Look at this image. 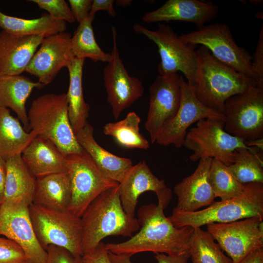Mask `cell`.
<instances>
[{
    "mask_svg": "<svg viewBox=\"0 0 263 263\" xmlns=\"http://www.w3.org/2000/svg\"><path fill=\"white\" fill-rule=\"evenodd\" d=\"M0 28L19 36L42 35L44 37L65 32L66 22L49 14L34 19H24L6 15L0 10Z\"/></svg>",
    "mask_w": 263,
    "mask_h": 263,
    "instance_id": "cell-29",
    "label": "cell"
},
{
    "mask_svg": "<svg viewBox=\"0 0 263 263\" xmlns=\"http://www.w3.org/2000/svg\"><path fill=\"white\" fill-rule=\"evenodd\" d=\"M263 218L253 217L227 223L207 225V231L231 259L239 263L263 247Z\"/></svg>",
    "mask_w": 263,
    "mask_h": 263,
    "instance_id": "cell-12",
    "label": "cell"
},
{
    "mask_svg": "<svg viewBox=\"0 0 263 263\" xmlns=\"http://www.w3.org/2000/svg\"><path fill=\"white\" fill-rule=\"evenodd\" d=\"M85 59L75 58L67 68L70 77L66 93L68 103L69 120L75 133L88 123L90 109L84 98L82 89V74Z\"/></svg>",
    "mask_w": 263,
    "mask_h": 263,
    "instance_id": "cell-28",
    "label": "cell"
},
{
    "mask_svg": "<svg viewBox=\"0 0 263 263\" xmlns=\"http://www.w3.org/2000/svg\"><path fill=\"white\" fill-rule=\"evenodd\" d=\"M46 263H82V256L73 254L68 250L56 245H49Z\"/></svg>",
    "mask_w": 263,
    "mask_h": 263,
    "instance_id": "cell-37",
    "label": "cell"
},
{
    "mask_svg": "<svg viewBox=\"0 0 263 263\" xmlns=\"http://www.w3.org/2000/svg\"><path fill=\"white\" fill-rule=\"evenodd\" d=\"M228 167L243 185L263 183V151L256 148L237 149L234 152V162Z\"/></svg>",
    "mask_w": 263,
    "mask_h": 263,
    "instance_id": "cell-31",
    "label": "cell"
},
{
    "mask_svg": "<svg viewBox=\"0 0 263 263\" xmlns=\"http://www.w3.org/2000/svg\"><path fill=\"white\" fill-rule=\"evenodd\" d=\"M68 1L75 20L79 23L89 17L92 0H69Z\"/></svg>",
    "mask_w": 263,
    "mask_h": 263,
    "instance_id": "cell-39",
    "label": "cell"
},
{
    "mask_svg": "<svg viewBox=\"0 0 263 263\" xmlns=\"http://www.w3.org/2000/svg\"><path fill=\"white\" fill-rule=\"evenodd\" d=\"M29 212L37 238L45 250L53 245L76 256L83 255L80 217L68 210L50 209L33 203L29 206Z\"/></svg>",
    "mask_w": 263,
    "mask_h": 263,
    "instance_id": "cell-6",
    "label": "cell"
},
{
    "mask_svg": "<svg viewBox=\"0 0 263 263\" xmlns=\"http://www.w3.org/2000/svg\"><path fill=\"white\" fill-rule=\"evenodd\" d=\"M192 263H232L212 236L201 227L194 228L189 242Z\"/></svg>",
    "mask_w": 263,
    "mask_h": 263,
    "instance_id": "cell-33",
    "label": "cell"
},
{
    "mask_svg": "<svg viewBox=\"0 0 263 263\" xmlns=\"http://www.w3.org/2000/svg\"><path fill=\"white\" fill-rule=\"evenodd\" d=\"M113 46L111 58L103 71V80L107 100L113 117L117 119L123 111L129 108L143 94L141 80L130 76L120 58L117 46L116 31L112 27Z\"/></svg>",
    "mask_w": 263,
    "mask_h": 263,
    "instance_id": "cell-14",
    "label": "cell"
},
{
    "mask_svg": "<svg viewBox=\"0 0 263 263\" xmlns=\"http://www.w3.org/2000/svg\"><path fill=\"white\" fill-rule=\"evenodd\" d=\"M66 93H48L32 102L27 112L29 131L51 141L65 156L83 150L68 115Z\"/></svg>",
    "mask_w": 263,
    "mask_h": 263,
    "instance_id": "cell-5",
    "label": "cell"
},
{
    "mask_svg": "<svg viewBox=\"0 0 263 263\" xmlns=\"http://www.w3.org/2000/svg\"><path fill=\"white\" fill-rule=\"evenodd\" d=\"M71 37L65 31L44 37L25 72L44 85L51 83L60 70L67 68L75 58Z\"/></svg>",
    "mask_w": 263,
    "mask_h": 263,
    "instance_id": "cell-17",
    "label": "cell"
},
{
    "mask_svg": "<svg viewBox=\"0 0 263 263\" xmlns=\"http://www.w3.org/2000/svg\"><path fill=\"white\" fill-rule=\"evenodd\" d=\"M239 263H263V248L251 253Z\"/></svg>",
    "mask_w": 263,
    "mask_h": 263,
    "instance_id": "cell-44",
    "label": "cell"
},
{
    "mask_svg": "<svg viewBox=\"0 0 263 263\" xmlns=\"http://www.w3.org/2000/svg\"><path fill=\"white\" fill-rule=\"evenodd\" d=\"M212 158L199 160L195 171L176 184L173 191L177 197V210L192 212L211 205L216 198L209 180Z\"/></svg>",
    "mask_w": 263,
    "mask_h": 263,
    "instance_id": "cell-19",
    "label": "cell"
},
{
    "mask_svg": "<svg viewBox=\"0 0 263 263\" xmlns=\"http://www.w3.org/2000/svg\"><path fill=\"white\" fill-rule=\"evenodd\" d=\"M179 37L185 43L205 47L222 63L256 80L251 56L246 49L237 44L227 25L216 23L205 25Z\"/></svg>",
    "mask_w": 263,
    "mask_h": 263,
    "instance_id": "cell-10",
    "label": "cell"
},
{
    "mask_svg": "<svg viewBox=\"0 0 263 263\" xmlns=\"http://www.w3.org/2000/svg\"><path fill=\"white\" fill-rule=\"evenodd\" d=\"M154 257L157 263H188L190 254L189 252L178 256L155 253Z\"/></svg>",
    "mask_w": 263,
    "mask_h": 263,
    "instance_id": "cell-42",
    "label": "cell"
},
{
    "mask_svg": "<svg viewBox=\"0 0 263 263\" xmlns=\"http://www.w3.org/2000/svg\"><path fill=\"white\" fill-rule=\"evenodd\" d=\"M6 176L1 203L24 201L30 205L34 200L36 177L25 165L21 154L6 159Z\"/></svg>",
    "mask_w": 263,
    "mask_h": 263,
    "instance_id": "cell-26",
    "label": "cell"
},
{
    "mask_svg": "<svg viewBox=\"0 0 263 263\" xmlns=\"http://www.w3.org/2000/svg\"><path fill=\"white\" fill-rule=\"evenodd\" d=\"M109 257L112 263H133L131 256L124 254H116L108 251Z\"/></svg>",
    "mask_w": 263,
    "mask_h": 263,
    "instance_id": "cell-45",
    "label": "cell"
},
{
    "mask_svg": "<svg viewBox=\"0 0 263 263\" xmlns=\"http://www.w3.org/2000/svg\"><path fill=\"white\" fill-rule=\"evenodd\" d=\"M131 0H118L116 1L117 5L125 7L129 5L132 3Z\"/></svg>",
    "mask_w": 263,
    "mask_h": 263,
    "instance_id": "cell-46",
    "label": "cell"
},
{
    "mask_svg": "<svg viewBox=\"0 0 263 263\" xmlns=\"http://www.w3.org/2000/svg\"><path fill=\"white\" fill-rule=\"evenodd\" d=\"M197 70L191 86L197 98L208 109L223 114L226 100L258 86L255 80L216 59L203 46L196 50Z\"/></svg>",
    "mask_w": 263,
    "mask_h": 263,
    "instance_id": "cell-2",
    "label": "cell"
},
{
    "mask_svg": "<svg viewBox=\"0 0 263 263\" xmlns=\"http://www.w3.org/2000/svg\"><path fill=\"white\" fill-rule=\"evenodd\" d=\"M0 204H1L0 203Z\"/></svg>",
    "mask_w": 263,
    "mask_h": 263,
    "instance_id": "cell-47",
    "label": "cell"
},
{
    "mask_svg": "<svg viewBox=\"0 0 263 263\" xmlns=\"http://www.w3.org/2000/svg\"><path fill=\"white\" fill-rule=\"evenodd\" d=\"M113 0H93L89 15L94 16L95 13L100 10L107 11L112 17L116 15V11L113 8Z\"/></svg>",
    "mask_w": 263,
    "mask_h": 263,
    "instance_id": "cell-41",
    "label": "cell"
},
{
    "mask_svg": "<svg viewBox=\"0 0 263 263\" xmlns=\"http://www.w3.org/2000/svg\"><path fill=\"white\" fill-rule=\"evenodd\" d=\"M29 206L24 201L1 203L0 235L18 244L23 250L28 263H46L47 252L36 236L29 215Z\"/></svg>",
    "mask_w": 263,
    "mask_h": 263,
    "instance_id": "cell-13",
    "label": "cell"
},
{
    "mask_svg": "<svg viewBox=\"0 0 263 263\" xmlns=\"http://www.w3.org/2000/svg\"><path fill=\"white\" fill-rule=\"evenodd\" d=\"M192 150L190 160L196 162L201 159L211 158L228 166L234 162V152L238 148L251 149L244 142L227 133L224 121L203 119L188 132L183 145Z\"/></svg>",
    "mask_w": 263,
    "mask_h": 263,
    "instance_id": "cell-9",
    "label": "cell"
},
{
    "mask_svg": "<svg viewBox=\"0 0 263 263\" xmlns=\"http://www.w3.org/2000/svg\"><path fill=\"white\" fill-rule=\"evenodd\" d=\"M6 176V160L0 156V203L3 197L4 188Z\"/></svg>",
    "mask_w": 263,
    "mask_h": 263,
    "instance_id": "cell-43",
    "label": "cell"
},
{
    "mask_svg": "<svg viewBox=\"0 0 263 263\" xmlns=\"http://www.w3.org/2000/svg\"><path fill=\"white\" fill-rule=\"evenodd\" d=\"M181 99L179 108L174 117L163 128L156 142L163 146H183L188 128L203 119L224 121L223 114L204 106L195 95L191 86L180 75Z\"/></svg>",
    "mask_w": 263,
    "mask_h": 263,
    "instance_id": "cell-16",
    "label": "cell"
},
{
    "mask_svg": "<svg viewBox=\"0 0 263 263\" xmlns=\"http://www.w3.org/2000/svg\"><path fill=\"white\" fill-rule=\"evenodd\" d=\"M133 29L157 45L161 58L158 67L160 75L181 72L188 84L193 85L197 70L196 46L184 42L168 24H159L157 30H150L136 23Z\"/></svg>",
    "mask_w": 263,
    "mask_h": 263,
    "instance_id": "cell-8",
    "label": "cell"
},
{
    "mask_svg": "<svg viewBox=\"0 0 263 263\" xmlns=\"http://www.w3.org/2000/svg\"><path fill=\"white\" fill-rule=\"evenodd\" d=\"M83 254L93 250L109 236L131 237L140 226L137 219L128 215L120 199L119 185L97 196L80 217Z\"/></svg>",
    "mask_w": 263,
    "mask_h": 263,
    "instance_id": "cell-3",
    "label": "cell"
},
{
    "mask_svg": "<svg viewBox=\"0 0 263 263\" xmlns=\"http://www.w3.org/2000/svg\"><path fill=\"white\" fill-rule=\"evenodd\" d=\"M37 136L33 131H26L8 109L0 106V156L6 160L20 155Z\"/></svg>",
    "mask_w": 263,
    "mask_h": 263,
    "instance_id": "cell-27",
    "label": "cell"
},
{
    "mask_svg": "<svg viewBox=\"0 0 263 263\" xmlns=\"http://www.w3.org/2000/svg\"><path fill=\"white\" fill-rule=\"evenodd\" d=\"M164 209L150 204L137 211L140 231L126 241L105 244L106 249L116 254L132 256L144 252L178 256L189 252V242L194 228L173 225L166 217Z\"/></svg>",
    "mask_w": 263,
    "mask_h": 263,
    "instance_id": "cell-1",
    "label": "cell"
},
{
    "mask_svg": "<svg viewBox=\"0 0 263 263\" xmlns=\"http://www.w3.org/2000/svg\"><path fill=\"white\" fill-rule=\"evenodd\" d=\"M263 219V183L244 185L242 193L233 198L213 202L206 208L195 211L174 208L168 219L176 227L196 228L212 223H227L248 218Z\"/></svg>",
    "mask_w": 263,
    "mask_h": 263,
    "instance_id": "cell-4",
    "label": "cell"
},
{
    "mask_svg": "<svg viewBox=\"0 0 263 263\" xmlns=\"http://www.w3.org/2000/svg\"><path fill=\"white\" fill-rule=\"evenodd\" d=\"M54 19L73 23L75 21L70 7L64 0H31Z\"/></svg>",
    "mask_w": 263,
    "mask_h": 263,
    "instance_id": "cell-35",
    "label": "cell"
},
{
    "mask_svg": "<svg viewBox=\"0 0 263 263\" xmlns=\"http://www.w3.org/2000/svg\"><path fill=\"white\" fill-rule=\"evenodd\" d=\"M25 165L36 178L67 172L66 156L50 140L37 135L21 154Z\"/></svg>",
    "mask_w": 263,
    "mask_h": 263,
    "instance_id": "cell-22",
    "label": "cell"
},
{
    "mask_svg": "<svg viewBox=\"0 0 263 263\" xmlns=\"http://www.w3.org/2000/svg\"><path fill=\"white\" fill-rule=\"evenodd\" d=\"M251 66L258 86L263 87V26L259 32L255 51L251 56Z\"/></svg>",
    "mask_w": 263,
    "mask_h": 263,
    "instance_id": "cell-38",
    "label": "cell"
},
{
    "mask_svg": "<svg viewBox=\"0 0 263 263\" xmlns=\"http://www.w3.org/2000/svg\"><path fill=\"white\" fill-rule=\"evenodd\" d=\"M219 7L198 0H168L159 8L146 12L142 18L147 23L178 20L191 22L198 29L215 19Z\"/></svg>",
    "mask_w": 263,
    "mask_h": 263,
    "instance_id": "cell-20",
    "label": "cell"
},
{
    "mask_svg": "<svg viewBox=\"0 0 263 263\" xmlns=\"http://www.w3.org/2000/svg\"><path fill=\"white\" fill-rule=\"evenodd\" d=\"M44 37L0 32V75H20L28 66Z\"/></svg>",
    "mask_w": 263,
    "mask_h": 263,
    "instance_id": "cell-21",
    "label": "cell"
},
{
    "mask_svg": "<svg viewBox=\"0 0 263 263\" xmlns=\"http://www.w3.org/2000/svg\"><path fill=\"white\" fill-rule=\"evenodd\" d=\"M0 263H28L21 247L14 241L0 237Z\"/></svg>",
    "mask_w": 263,
    "mask_h": 263,
    "instance_id": "cell-36",
    "label": "cell"
},
{
    "mask_svg": "<svg viewBox=\"0 0 263 263\" xmlns=\"http://www.w3.org/2000/svg\"><path fill=\"white\" fill-rule=\"evenodd\" d=\"M81 259L82 263H112L102 242L92 251L83 254Z\"/></svg>",
    "mask_w": 263,
    "mask_h": 263,
    "instance_id": "cell-40",
    "label": "cell"
},
{
    "mask_svg": "<svg viewBox=\"0 0 263 263\" xmlns=\"http://www.w3.org/2000/svg\"><path fill=\"white\" fill-rule=\"evenodd\" d=\"M72 196L69 176L67 172L36 178L33 204L57 210L69 208Z\"/></svg>",
    "mask_w": 263,
    "mask_h": 263,
    "instance_id": "cell-25",
    "label": "cell"
},
{
    "mask_svg": "<svg viewBox=\"0 0 263 263\" xmlns=\"http://www.w3.org/2000/svg\"><path fill=\"white\" fill-rule=\"evenodd\" d=\"M149 92V108L145 127L153 144L179 108L181 99L180 75L177 74L158 75L150 86Z\"/></svg>",
    "mask_w": 263,
    "mask_h": 263,
    "instance_id": "cell-15",
    "label": "cell"
},
{
    "mask_svg": "<svg viewBox=\"0 0 263 263\" xmlns=\"http://www.w3.org/2000/svg\"><path fill=\"white\" fill-rule=\"evenodd\" d=\"M224 129L244 142L263 139V87H252L225 103Z\"/></svg>",
    "mask_w": 263,
    "mask_h": 263,
    "instance_id": "cell-11",
    "label": "cell"
},
{
    "mask_svg": "<svg viewBox=\"0 0 263 263\" xmlns=\"http://www.w3.org/2000/svg\"><path fill=\"white\" fill-rule=\"evenodd\" d=\"M94 18L89 15L79 23L71 37L72 52L75 58H89L95 62L108 63L111 58V54L104 52L95 40L92 26Z\"/></svg>",
    "mask_w": 263,
    "mask_h": 263,
    "instance_id": "cell-32",
    "label": "cell"
},
{
    "mask_svg": "<svg viewBox=\"0 0 263 263\" xmlns=\"http://www.w3.org/2000/svg\"><path fill=\"white\" fill-rule=\"evenodd\" d=\"M75 135L79 144L101 171L107 178L119 184L133 165L132 160L117 156L100 146L94 139V128L89 123Z\"/></svg>",
    "mask_w": 263,
    "mask_h": 263,
    "instance_id": "cell-23",
    "label": "cell"
},
{
    "mask_svg": "<svg viewBox=\"0 0 263 263\" xmlns=\"http://www.w3.org/2000/svg\"><path fill=\"white\" fill-rule=\"evenodd\" d=\"M155 193L158 205L164 209L172 198V190L165 181L156 177L145 160L132 165L119 184L120 199L125 213L134 217L139 196L145 192Z\"/></svg>",
    "mask_w": 263,
    "mask_h": 263,
    "instance_id": "cell-18",
    "label": "cell"
},
{
    "mask_svg": "<svg viewBox=\"0 0 263 263\" xmlns=\"http://www.w3.org/2000/svg\"><path fill=\"white\" fill-rule=\"evenodd\" d=\"M140 122L141 118L136 113L130 112L121 120L106 124L103 133L113 137L124 148L147 150L150 143L140 132Z\"/></svg>",
    "mask_w": 263,
    "mask_h": 263,
    "instance_id": "cell-30",
    "label": "cell"
},
{
    "mask_svg": "<svg viewBox=\"0 0 263 263\" xmlns=\"http://www.w3.org/2000/svg\"><path fill=\"white\" fill-rule=\"evenodd\" d=\"M209 180L215 197L226 200L240 195L244 185L233 175L228 167L212 159L209 172Z\"/></svg>",
    "mask_w": 263,
    "mask_h": 263,
    "instance_id": "cell-34",
    "label": "cell"
},
{
    "mask_svg": "<svg viewBox=\"0 0 263 263\" xmlns=\"http://www.w3.org/2000/svg\"><path fill=\"white\" fill-rule=\"evenodd\" d=\"M66 160L72 191L68 211L81 217L97 196L117 187L119 183L107 178L84 150L81 152L66 156Z\"/></svg>",
    "mask_w": 263,
    "mask_h": 263,
    "instance_id": "cell-7",
    "label": "cell"
},
{
    "mask_svg": "<svg viewBox=\"0 0 263 263\" xmlns=\"http://www.w3.org/2000/svg\"><path fill=\"white\" fill-rule=\"evenodd\" d=\"M44 86L21 75H0V106L13 110L27 132L29 123L26 109L27 99L35 88L40 89Z\"/></svg>",
    "mask_w": 263,
    "mask_h": 263,
    "instance_id": "cell-24",
    "label": "cell"
}]
</instances>
